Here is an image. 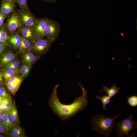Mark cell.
Masks as SVG:
<instances>
[{"instance_id":"6da1fadb","label":"cell","mask_w":137,"mask_h":137,"mask_svg":"<svg viewBox=\"0 0 137 137\" xmlns=\"http://www.w3.org/2000/svg\"><path fill=\"white\" fill-rule=\"evenodd\" d=\"M78 84L82 91V95L75 98L73 102L69 104H63L60 101L57 93L59 84L56 85L53 88L48 103L55 114L63 121L68 120L84 109L88 105V92L82 85L79 83Z\"/></svg>"},{"instance_id":"7a4b0ae2","label":"cell","mask_w":137,"mask_h":137,"mask_svg":"<svg viewBox=\"0 0 137 137\" xmlns=\"http://www.w3.org/2000/svg\"><path fill=\"white\" fill-rule=\"evenodd\" d=\"M121 112L114 117H105L103 114H98L94 116L92 120V129L99 135L108 137L115 128V121Z\"/></svg>"},{"instance_id":"3957f363","label":"cell","mask_w":137,"mask_h":137,"mask_svg":"<svg viewBox=\"0 0 137 137\" xmlns=\"http://www.w3.org/2000/svg\"><path fill=\"white\" fill-rule=\"evenodd\" d=\"M116 133L118 137H131L129 133L137 128V122L132 118V114L127 118L115 123Z\"/></svg>"},{"instance_id":"277c9868","label":"cell","mask_w":137,"mask_h":137,"mask_svg":"<svg viewBox=\"0 0 137 137\" xmlns=\"http://www.w3.org/2000/svg\"><path fill=\"white\" fill-rule=\"evenodd\" d=\"M52 43L47 38L36 39L32 43L30 51L39 57L49 51Z\"/></svg>"},{"instance_id":"5b68a950","label":"cell","mask_w":137,"mask_h":137,"mask_svg":"<svg viewBox=\"0 0 137 137\" xmlns=\"http://www.w3.org/2000/svg\"><path fill=\"white\" fill-rule=\"evenodd\" d=\"M60 30V25L57 22L49 19L45 29V36L53 43L58 38Z\"/></svg>"},{"instance_id":"8992f818","label":"cell","mask_w":137,"mask_h":137,"mask_svg":"<svg viewBox=\"0 0 137 137\" xmlns=\"http://www.w3.org/2000/svg\"><path fill=\"white\" fill-rule=\"evenodd\" d=\"M17 15L23 25L32 28L37 20L28 8L20 10Z\"/></svg>"},{"instance_id":"52a82bcc","label":"cell","mask_w":137,"mask_h":137,"mask_svg":"<svg viewBox=\"0 0 137 137\" xmlns=\"http://www.w3.org/2000/svg\"><path fill=\"white\" fill-rule=\"evenodd\" d=\"M49 19L47 18L37 19L32 28L36 40L42 39L45 37V31Z\"/></svg>"},{"instance_id":"ba28073f","label":"cell","mask_w":137,"mask_h":137,"mask_svg":"<svg viewBox=\"0 0 137 137\" xmlns=\"http://www.w3.org/2000/svg\"><path fill=\"white\" fill-rule=\"evenodd\" d=\"M22 25L19 19L17 14L13 13L8 18L5 27L7 31L10 34L15 32Z\"/></svg>"},{"instance_id":"9c48e42d","label":"cell","mask_w":137,"mask_h":137,"mask_svg":"<svg viewBox=\"0 0 137 137\" xmlns=\"http://www.w3.org/2000/svg\"><path fill=\"white\" fill-rule=\"evenodd\" d=\"M22 37L17 31L8 35L7 43L8 46L14 49L18 50L21 43Z\"/></svg>"},{"instance_id":"30bf717a","label":"cell","mask_w":137,"mask_h":137,"mask_svg":"<svg viewBox=\"0 0 137 137\" xmlns=\"http://www.w3.org/2000/svg\"><path fill=\"white\" fill-rule=\"evenodd\" d=\"M21 36L33 42L35 40L34 32L32 28L22 25L17 30Z\"/></svg>"},{"instance_id":"8fae6325","label":"cell","mask_w":137,"mask_h":137,"mask_svg":"<svg viewBox=\"0 0 137 137\" xmlns=\"http://www.w3.org/2000/svg\"><path fill=\"white\" fill-rule=\"evenodd\" d=\"M15 3L10 1L2 0L0 11L7 17L14 12L16 7Z\"/></svg>"},{"instance_id":"7c38bea8","label":"cell","mask_w":137,"mask_h":137,"mask_svg":"<svg viewBox=\"0 0 137 137\" xmlns=\"http://www.w3.org/2000/svg\"><path fill=\"white\" fill-rule=\"evenodd\" d=\"M23 54V61L30 65L35 62L39 58L35 55L30 51Z\"/></svg>"},{"instance_id":"4fadbf2b","label":"cell","mask_w":137,"mask_h":137,"mask_svg":"<svg viewBox=\"0 0 137 137\" xmlns=\"http://www.w3.org/2000/svg\"><path fill=\"white\" fill-rule=\"evenodd\" d=\"M22 37L21 43L18 50L20 52L23 53L30 50L33 42L28 39Z\"/></svg>"},{"instance_id":"5bb4252c","label":"cell","mask_w":137,"mask_h":137,"mask_svg":"<svg viewBox=\"0 0 137 137\" xmlns=\"http://www.w3.org/2000/svg\"><path fill=\"white\" fill-rule=\"evenodd\" d=\"M15 55L12 52L9 51L5 53L0 59L1 64L4 65L13 61L15 59Z\"/></svg>"},{"instance_id":"9a60e30c","label":"cell","mask_w":137,"mask_h":137,"mask_svg":"<svg viewBox=\"0 0 137 137\" xmlns=\"http://www.w3.org/2000/svg\"><path fill=\"white\" fill-rule=\"evenodd\" d=\"M8 113L11 122L14 124L19 125L20 123L18 112L15 105Z\"/></svg>"},{"instance_id":"2e32d148","label":"cell","mask_w":137,"mask_h":137,"mask_svg":"<svg viewBox=\"0 0 137 137\" xmlns=\"http://www.w3.org/2000/svg\"><path fill=\"white\" fill-rule=\"evenodd\" d=\"M119 89L120 88L117 87L116 84H115L112 85L110 89L106 86H104L103 89L99 91V92H101L103 91H105L111 99L117 93H119Z\"/></svg>"},{"instance_id":"e0dca14e","label":"cell","mask_w":137,"mask_h":137,"mask_svg":"<svg viewBox=\"0 0 137 137\" xmlns=\"http://www.w3.org/2000/svg\"><path fill=\"white\" fill-rule=\"evenodd\" d=\"M8 35L5 26L3 25L0 28V43L8 46L7 39Z\"/></svg>"},{"instance_id":"ac0fdd59","label":"cell","mask_w":137,"mask_h":137,"mask_svg":"<svg viewBox=\"0 0 137 137\" xmlns=\"http://www.w3.org/2000/svg\"><path fill=\"white\" fill-rule=\"evenodd\" d=\"M7 135L11 137H24L25 134L23 130H17L11 128L8 129Z\"/></svg>"},{"instance_id":"d6986e66","label":"cell","mask_w":137,"mask_h":137,"mask_svg":"<svg viewBox=\"0 0 137 137\" xmlns=\"http://www.w3.org/2000/svg\"><path fill=\"white\" fill-rule=\"evenodd\" d=\"M18 73L17 71H13L5 68L2 70V75L6 80L17 75Z\"/></svg>"},{"instance_id":"ffe728a7","label":"cell","mask_w":137,"mask_h":137,"mask_svg":"<svg viewBox=\"0 0 137 137\" xmlns=\"http://www.w3.org/2000/svg\"><path fill=\"white\" fill-rule=\"evenodd\" d=\"M2 115L3 122L8 130L15 124L12 123L10 121L8 112H4Z\"/></svg>"},{"instance_id":"44dd1931","label":"cell","mask_w":137,"mask_h":137,"mask_svg":"<svg viewBox=\"0 0 137 137\" xmlns=\"http://www.w3.org/2000/svg\"><path fill=\"white\" fill-rule=\"evenodd\" d=\"M5 84L8 90L13 95H14L19 89L21 84L6 82Z\"/></svg>"},{"instance_id":"7402d4cb","label":"cell","mask_w":137,"mask_h":137,"mask_svg":"<svg viewBox=\"0 0 137 137\" xmlns=\"http://www.w3.org/2000/svg\"><path fill=\"white\" fill-rule=\"evenodd\" d=\"M96 98L101 101L103 105V110L106 109V105L108 104L110 102H112L110 100L111 98L108 96L104 95H102L101 97L97 96H96Z\"/></svg>"},{"instance_id":"603a6c76","label":"cell","mask_w":137,"mask_h":137,"mask_svg":"<svg viewBox=\"0 0 137 137\" xmlns=\"http://www.w3.org/2000/svg\"><path fill=\"white\" fill-rule=\"evenodd\" d=\"M6 80V83L21 84L22 82V78L17 75L12 77Z\"/></svg>"},{"instance_id":"cb8c5ba5","label":"cell","mask_w":137,"mask_h":137,"mask_svg":"<svg viewBox=\"0 0 137 137\" xmlns=\"http://www.w3.org/2000/svg\"><path fill=\"white\" fill-rule=\"evenodd\" d=\"M127 101L129 105L132 107L137 106V96L133 95L127 98Z\"/></svg>"},{"instance_id":"d4e9b609","label":"cell","mask_w":137,"mask_h":137,"mask_svg":"<svg viewBox=\"0 0 137 137\" xmlns=\"http://www.w3.org/2000/svg\"><path fill=\"white\" fill-rule=\"evenodd\" d=\"M20 65V63L17 61H13L10 62L4 65L6 69L9 68H18Z\"/></svg>"},{"instance_id":"484cf974","label":"cell","mask_w":137,"mask_h":137,"mask_svg":"<svg viewBox=\"0 0 137 137\" xmlns=\"http://www.w3.org/2000/svg\"><path fill=\"white\" fill-rule=\"evenodd\" d=\"M17 1L20 10L28 8L27 0H17Z\"/></svg>"},{"instance_id":"4316f807","label":"cell","mask_w":137,"mask_h":137,"mask_svg":"<svg viewBox=\"0 0 137 137\" xmlns=\"http://www.w3.org/2000/svg\"><path fill=\"white\" fill-rule=\"evenodd\" d=\"M8 129L3 122H0V133L7 135Z\"/></svg>"},{"instance_id":"83f0119b","label":"cell","mask_w":137,"mask_h":137,"mask_svg":"<svg viewBox=\"0 0 137 137\" xmlns=\"http://www.w3.org/2000/svg\"><path fill=\"white\" fill-rule=\"evenodd\" d=\"M20 72L23 77L27 76L28 74H27L26 68V63L23 64L20 69Z\"/></svg>"},{"instance_id":"f1b7e54d","label":"cell","mask_w":137,"mask_h":137,"mask_svg":"<svg viewBox=\"0 0 137 137\" xmlns=\"http://www.w3.org/2000/svg\"><path fill=\"white\" fill-rule=\"evenodd\" d=\"M6 16L0 11V28L4 25L5 19Z\"/></svg>"},{"instance_id":"f546056e","label":"cell","mask_w":137,"mask_h":137,"mask_svg":"<svg viewBox=\"0 0 137 137\" xmlns=\"http://www.w3.org/2000/svg\"><path fill=\"white\" fill-rule=\"evenodd\" d=\"M14 105L11 99H9L4 105L8 108L11 109Z\"/></svg>"},{"instance_id":"4dcf8cb0","label":"cell","mask_w":137,"mask_h":137,"mask_svg":"<svg viewBox=\"0 0 137 137\" xmlns=\"http://www.w3.org/2000/svg\"><path fill=\"white\" fill-rule=\"evenodd\" d=\"M0 96L4 98L11 99V97L8 92H3L0 91Z\"/></svg>"},{"instance_id":"1f68e13d","label":"cell","mask_w":137,"mask_h":137,"mask_svg":"<svg viewBox=\"0 0 137 137\" xmlns=\"http://www.w3.org/2000/svg\"><path fill=\"white\" fill-rule=\"evenodd\" d=\"M5 46L4 44L0 43V55L5 50Z\"/></svg>"},{"instance_id":"d6a6232c","label":"cell","mask_w":137,"mask_h":137,"mask_svg":"<svg viewBox=\"0 0 137 137\" xmlns=\"http://www.w3.org/2000/svg\"><path fill=\"white\" fill-rule=\"evenodd\" d=\"M9 99L5 98L0 101V109L5 105Z\"/></svg>"},{"instance_id":"836d02e7","label":"cell","mask_w":137,"mask_h":137,"mask_svg":"<svg viewBox=\"0 0 137 137\" xmlns=\"http://www.w3.org/2000/svg\"><path fill=\"white\" fill-rule=\"evenodd\" d=\"M0 109L4 112H9L11 109H9L4 105Z\"/></svg>"},{"instance_id":"e575fe53","label":"cell","mask_w":137,"mask_h":137,"mask_svg":"<svg viewBox=\"0 0 137 137\" xmlns=\"http://www.w3.org/2000/svg\"><path fill=\"white\" fill-rule=\"evenodd\" d=\"M50 3H55L57 0H41Z\"/></svg>"},{"instance_id":"d590c367","label":"cell","mask_w":137,"mask_h":137,"mask_svg":"<svg viewBox=\"0 0 137 137\" xmlns=\"http://www.w3.org/2000/svg\"><path fill=\"white\" fill-rule=\"evenodd\" d=\"M0 91L3 92H7L5 88L2 85L0 87Z\"/></svg>"},{"instance_id":"8d00e7d4","label":"cell","mask_w":137,"mask_h":137,"mask_svg":"<svg viewBox=\"0 0 137 137\" xmlns=\"http://www.w3.org/2000/svg\"><path fill=\"white\" fill-rule=\"evenodd\" d=\"M3 76L2 75V74H0V84H1V83H2L3 81Z\"/></svg>"},{"instance_id":"74e56055","label":"cell","mask_w":137,"mask_h":137,"mask_svg":"<svg viewBox=\"0 0 137 137\" xmlns=\"http://www.w3.org/2000/svg\"><path fill=\"white\" fill-rule=\"evenodd\" d=\"M8 1H10L15 3H17V0H2Z\"/></svg>"},{"instance_id":"f35d334b","label":"cell","mask_w":137,"mask_h":137,"mask_svg":"<svg viewBox=\"0 0 137 137\" xmlns=\"http://www.w3.org/2000/svg\"><path fill=\"white\" fill-rule=\"evenodd\" d=\"M0 122H3V119L2 114H0Z\"/></svg>"},{"instance_id":"ab89813d","label":"cell","mask_w":137,"mask_h":137,"mask_svg":"<svg viewBox=\"0 0 137 137\" xmlns=\"http://www.w3.org/2000/svg\"><path fill=\"white\" fill-rule=\"evenodd\" d=\"M5 98H4L0 96V101L4 99H5Z\"/></svg>"},{"instance_id":"60d3db41","label":"cell","mask_w":137,"mask_h":137,"mask_svg":"<svg viewBox=\"0 0 137 137\" xmlns=\"http://www.w3.org/2000/svg\"><path fill=\"white\" fill-rule=\"evenodd\" d=\"M6 137L4 135H2L0 134V137Z\"/></svg>"},{"instance_id":"b9f144b4","label":"cell","mask_w":137,"mask_h":137,"mask_svg":"<svg viewBox=\"0 0 137 137\" xmlns=\"http://www.w3.org/2000/svg\"><path fill=\"white\" fill-rule=\"evenodd\" d=\"M4 112L0 109V114H2Z\"/></svg>"},{"instance_id":"7bdbcfd3","label":"cell","mask_w":137,"mask_h":137,"mask_svg":"<svg viewBox=\"0 0 137 137\" xmlns=\"http://www.w3.org/2000/svg\"><path fill=\"white\" fill-rule=\"evenodd\" d=\"M121 34L122 35H123V33H121Z\"/></svg>"},{"instance_id":"ee69618b","label":"cell","mask_w":137,"mask_h":137,"mask_svg":"<svg viewBox=\"0 0 137 137\" xmlns=\"http://www.w3.org/2000/svg\"><path fill=\"white\" fill-rule=\"evenodd\" d=\"M2 86L1 84H0V87Z\"/></svg>"}]
</instances>
